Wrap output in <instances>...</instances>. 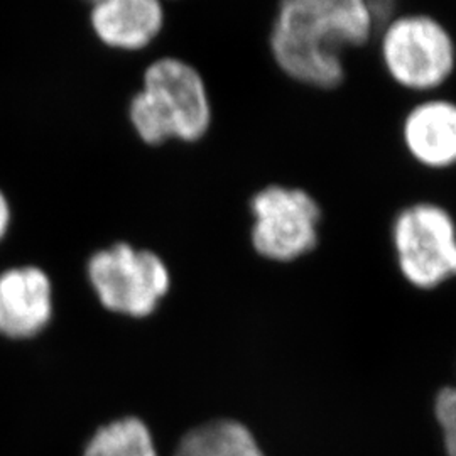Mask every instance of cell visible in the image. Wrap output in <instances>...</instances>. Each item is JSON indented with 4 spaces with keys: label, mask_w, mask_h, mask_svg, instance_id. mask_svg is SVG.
Masks as SVG:
<instances>
[{
    "label": "cell",
    "mask_w": 456,
    "mask_h": 456,
    "mask_svg": "<svg viewBox=\"0 0 456 456\" xmlns=\"http://www.w3.org/2000/svg\"><path fill=\"white\" fill-rule=\"evenodd\" d=\"M370 0H281L271 51L296 82L331 90L343 82L342 51L369 41Z\"/></svg>",
    "instance_id": "obj_1"
},
{
    "label": "cell",
    "mask_w": 456,
    "mask_h": 456,
    "mask_svg": "<svg viewBox=\"0 0 456 456\" xmlns=\"http://www.w3.org/2000/svg\"><path fill=\"white\" fill-rule=\"evenodd\" d=\"M131 120L141 139L152 146L167 139H201L212 122L205 82L184 61H156L147 68L144 90L132 100Z\"/></svg>",
    "instance_id": "obj_2"
},
{
    "label": "cell",
    "mask_w": 456,
    "mask_h": 456,
    "mask_svg": "<svg viewBox=\"0 0 456 456\" xmlns=\"http://www.w3.org/2000/svg\"><path fill=\"white\" fill-rule=\"evenodd\" d=\"M380 51L389 75L409 90H435L455 69L453 37L433 17L394 19L384 29Z\"/></svg>",
    "instance_id": "obj_3"
},
{
    "label": "cell",
    "mask_w": 456,
    "mask_h": 456,
    "mask_svg": "<svg viewBox=\"0 0 456 456\" xmlns=\"http://www.w3.org/2000/svg\"><path fill=\"white\" fill-rule=\"evenodd\" d=\"M88 276L103 306L131 316L151 314L169 289L163 261L131 245H114L95 254L88 264Z\"/></svg>",
    "instance_id": "obj_4"
},
{
    "label": "cell",
    "mask_w": 456,
    "mask_h": 456,
    "mask_svg": "<svg viewBox=\"0 0 456 456\" xmlns=\"http://www.w3.org/2000/svg\"><path fill=\"white\" fill-rule=\"evenodd\" d=\"M399 264L409 281L435 288L456 274V228L441 207L419 203L401 213L394 225Z\"/></svg>",
    "instance_id": "obj_5"
},
{
    "label": "cell",
    "mask_w": 456,
    "mask_h": 456,
    "mask_svg": "<svg viewBox=\"0 0 456 456\" xmlns=\"http://www.w3.org/2000/svg\"><path fill=\"white\" fill-rule=\"evenodd\" d=\"M256 250L273 261H294L314 248L322 212L306 191L286 186L264 188L252 200Z\"/></svg>",
    "instance_id": "obj_6"
},
{
    "label": "cell",
    "mask_w": 456,
    "mask_h": 456,
    "mask_svg": "<svg viewBox=\"0 0 456 456\" xmlns=\"http://www.w3.org/2000/svg\"><path fill=\"white\" fill-rule=\"evenodd\" d=\"M51 284L43 271L24 267L0 276V333L29 338L48 325Z\"/></svg>",
    "instance_id": "obj_7"
},
{
    "label": "cell",
    "mask_w": 456,
    "mask_h": 456,
    "mask_svg": "<svg viewBox=\"0 0 456 456\" xmlns=\"http://www.w3.org/2000/svg\"><path fill=\"white\" fill-rule=\"evenodd\" d=\"M403 135L418 163L435 169L455 166V103L440 98L419 103L406 117Z\"/></svg>",
    "instance_id": "obj_8"
},
{
    "label": "cell",
    "mask_w": 456,
    "mask_h": 456,
    "mask_svg": "<svg viewBox=\"0 0 456 456\" xmlns=\"http://www.w3.org/2000/svg\"><path fill=\"white\" fill-rule=\"evenodd\" d=\"M161 0H97L92 24L98 37L118 49H141L163 28Z\"/></svg>",
    "instance_id": "obj_9"
},
{
    "label": "cell",
    "mask_w": 456,
    "mask_h": 456,
    "mask_svg": "<svg viewBox=\"0 0 456 456\" xmlns=\"http://www.w3.org/2000/svg\"><path fill=\"white\" fill-rule=\"evenodd\" d=\"M175 456H264L244 424L215 421L190 431Z\"/></svg>",
    "instance_id": "obj_10"
},
{
    "label": "cell",
    "mask_w": 456,
    "mask_h": 456,
    "mask_svg": "<svg viewBox=\"0 0 456 456\" xmlns=\"http://www.w3.org/2000/svg\"><path fill=\"white\" fill-rule=\"evenodd\" d=\"M85 456H158L146 424L135 418L115 421L88 443Z\"/></svg>",
    "instance_id": "obj_11"
},
{
    "label": "cell",
    "mask_w": 456,
    "mask_h": 456,
    "mask_svg": "<svg viewBox=\"0 0 456 456\" xmlns=\"http://www.w3.org/2000/svg\"><path fill=\"white\" fill-rule=\"evenodd\" d=\"M436 416L444 433L448 456H456V389H443L436 399Z\"/></svg>",
    "instance_id": "obj_12"
},
{
    "label": "cell",
    "mask_w": 456,
    "mask_h": 456,
    "mask_svg": "<svg viewBox=\"0 0 456 456\" xmlns=\"http://www.w3.org/2000/svg\"><path fill=\"white\" fill-rule=\"evenodd\" d=\"M11 222V210H9V203L5 200V196L0 193V239L5 235L7 228Z\"/></svg>",
    "instance_id": "obj_13"
}]
</instances>
